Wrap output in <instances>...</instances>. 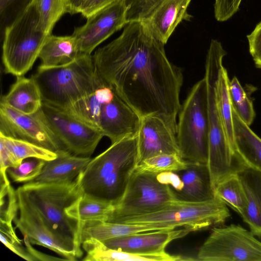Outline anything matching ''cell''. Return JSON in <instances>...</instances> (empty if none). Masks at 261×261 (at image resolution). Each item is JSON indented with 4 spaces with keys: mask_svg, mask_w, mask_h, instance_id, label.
Masks as SVG:
<instances>
[{
    "mask_svg": "<svg viewBox=\"0 0 261 261\" xmlns=\"http://www.w3.org/2000/svg\"><path fill=\"white\" fill-rule=\"evenodd\" d=\"M164 45L142 22H132L92 56L102 81L141 118L159 116L176 132L183 76Z\"/></svg>",
    "mask_w": 261,
    "mask_h": 261,
    "instance_id": "6da1fadb",
    "label": "cell"
},
{
    "mask_svg": "<svg viewBox=\"0 0 261 261\" xmlns=\"http://www.w3.org/2000/svg\"><path fill=\"white\" fill-rule=\"evenodd\" d=\"M138 141L125 138L91 159L81 174L83 194L117 205L139 164Z\"/></svg>",
    "mask_w": 261,
    "mask_h": 261,
    "instance_id": "7a4b0ae2",
    "label": "cell"
},
{
    "mask_svg": "<svg viewBox=\"0 0 261 261\" xmlns=\"http://www.w3.org/2000/svg\"><path fill=\"white\" fill-rule=\"evenodd\" d=\"M31 76L40 89L43 102L62 110L92 93L105 83L96 70L93 56L84 53L65 66H39Z\"/></svg>",
    "mask_w": 261,
    "mask_h": 261,
    "instance_id": "3957f363",
    "label": "cell"
},
{
    "mask_svg": "<svg viewBox=\"0 0 261 261\" xmlns=\"http://www.w3.org/2000/svg\"><path fill=\"white\" fill-rule=\"evenodd\" d=\"M226 54L220 42L211 40L206 57L204 77L207 84L209 122L207 165L214 188L237 168V160L225 135L216 97V82Z\"/></svg>",
    "mask_w": 261,
    "mask_h": 261,
    "instance_id": "277c9868",
    "label": "cell"
},
{
    "mask_svg": "<svg viewBox=\"0 0 261 261\" xmlns=\"http://www.w3.org/2000/svg\"><path fill=\"white\" fill-rule=\"evenodd\" d=\"M81 174L68 182H29L20 186L55 232L74 247L80 258L83 255L82 232L78 223L67 215L66 210L83 194Z\"/></svg>",
    "mask_w": 261,
    "mask_h": 261,
    "instance_id": "5b68a950",
    "label": "cell"
},
{
    "mask_svg": "<svg viewBox=\"0 0 261 261\" xmlns=\"http://www.w3.org/2000/svg\"><path fill=\"white\" fill-rule=\"evenodd\" d=\"M178 114L176 135L179 155L189 162L207 164L209 122L204 77L193 86Z\"/></svg>",
    "mask_w": 261,
    "mask_h": 261,
    "instance_id": "8992f818",
    "label": "cell"
},
{
    "mask_svg": "<svg viewBox=\"0 0 261 261\" xmlns=\"http://www.w3.org/2000/svg\"><path fill=\"white\" fill-rule=\"evenodd\" d=\"M38 14L31 3L3 33L2 61L5 72L24 76L32 67L47 35L37 30Z\"/></svg>",
    "mask_w": 261,
    "mask_h": 261,
    "instance_id": "52a82bcc",
    "label": "cell"
},
{
    "mask_svg": "<svg viewBox=\"0 0 261 261\" xmlns=\"http://www.w3.org/2000/svg\"><path fill=\"white\" fill-rule=\"evenodd\" d=\"M229 216L226 204L216 196L202 202L177 200L154 213L122 218L114 223L159 224L173 229L185 228L192 232L223 223Z\"/></svg>",
    "mask_w": 261,
    "mask_h": 261,
    "instance_id": "ba28073f",
    "label": "cell"
},
{
    "mask_svg": "<svg viewBox=\"0 0 261 261\" xmlns=\"http://www.w3.org/2000/svg\"><path fill=\"white\" fill-rule=\"evenodd\" d=\"M156 174L135 169L122 198L107 222L154 213L177 201L173 189L159 181Z\"/></svg>",
    "mask_w": 261,
    "mask_h": 261,
    "instance_id": "9c48e42d",
    "label": "cell"
},
{
    "mask_svg": "<svg viewBox=\"0 0 261 261\" xmlns=\"http://www.w3.org/2000/svg\"><path fill=\"white\" fill-rule=\"evenodd\" d=\"M201 261H261V242L240 225L214 228L199 248Z\"/></svg>",
    "mask_w": 261,
    "mask_h": 261,
    "instance_id": "30bf717a",
    "label": "cell"
},
{
    "mask_svg": "<svg viewBox=\"0 0 261 261\" xmlns=\"http://www.w3.org/2000/svg\"><path fill=\"white\" fill-rule=\"evenodd\" d=\"M18 213L13 220L15 228L25 235L32 244L46 247L66 260L80 258L74 246L53 230L41 212L21 187L16 190Z\"/></svg>",
    "mask_w": 261,
    "mask_h": 261,
    "instance_id": "8fae6325",
    "label": "cell"
},
{
    "mask_svg": "<svg viewBox=\"0 0 261 261\" xmlns=\"http://www.w3.org/2000/svg\"><path fill=\"white\" fill-rule=\"evenodd\" d=\"M42 111L62 144L63 151L90 157L103 136L100 130L74 118L64 110L42 102Z\"/></svg>",
    "mask_w": 261,
    "mask_h": 261,
    "instance_id": "7c38bea8",
    "label": "cell"
},
{
    "mask_svg": "<svg viewBox=\"0 0 261 261\" xmlns=\"http://www.w3.org/2000/svg\"><path fill=\"white\" fill-rule=\"evenodd\" d=\"M0 134L27 141L49 150L63 151L60 140L53 132L41 107L32 114H24L0 104Z\"/></svg>",
    "mask_w": 261,
    "mask_h": 261,
    "instance_id": "4fadbf2b",
    "label": "cell"
},
{
    "mask_svg": "<svg viewBox=\"0 0 261 261\" xmlns=\"http://www.w3.org/2000/svg\"><path fill=\"white\" fill-rule=\"evenodd\" d=\"M87 19L85 24L74 29L72 35L79 41L81 53L91 54L98 45L127 24L124 0L105 7Z\"/></svg>",
    "mask_w": 261,
    "mask_h": 261,
    "instance_id": "5bb4252c",
    "label": "cell"
},
{
    "mask_svg": "<svg viewBox=\"0 0 261 261\" xmlns=\"http://www.w3.org/2000/svg\"><path fill=\"white\" fill-rule=\"evenodd\" d=\"M176 134L161 117L149 115L141 118L138 134L139 164L160 154L179 155Z\"/></svg>",
    "mask_w": 261,
    "mask_h": 261,
    "instance_id": "9a60e30c",
    "label": "cell"
},
{
    "mask_svg": "<svg viewBox=\"0 0 261 261\" xmlns=\"http://www.w3.org/2000/svg\"><path fill=\"white\" fill-rule=\"evenodd\" d=\"M141 117L116 93L102 106L98 120V128L111 144L125 138L137 136Z\"/></svg>",
    "mask_w": 261,
    "mask_h": 261,
    "instance_id": "2e32d148",
    "label": "cell"
},
{
    "mask_svg": "<svg viewBox=\"0 0 261 261\" xmlns=\"http://www.w3.org/2000/svg\"><path fill=\"white\" fill-rule=\"evenodd\" d=\"M190 232L185 228L159 230L115 237L102 242L110 248L130 253L158 255L166 253L165 248L168 244Z\"/></svg>",
    "mask_w": 261,
    "mask_h": 261,
    "instance_id": "e0dca14e",
    "label": "cell"
},
{
    "mask_svg": "<svg viewBox=\"0 0 261 261\" xmlns=\"http://www.w3.org/2000/svg\"><path fill=\"white\" fill-rule=\"evenodd\" d=\"M191 0H166L142 22L149 33L165 44L179 23L189 20L187 9Z\"/></svg>",
    "mask_w": 261,
    "mask_h": 261,
    "instance_id": "ac0fdd59",
    "label": "cell"
},
{
    "mask_svg": "<svg viewBox=\"0 0 261 261\" xmlns=\"http://www.w3.org/2000/svg\"><path fill=\"white\" fill-rule=\"evenodd\" d=\"M176 172L184 186L181 190L174 191L178 201L202 202L215 198L210 173L207 164L188 162V167Z\"/></svg>",
    "mask_w": 261,
    "mask_h": 261,
    "instance_id": "d6986e66",
    "label": "cell"
},
{
    "mask_svg": "<svg viewBox=\"0 0 261 261\" xmlns=\"http://www.w3.org/2000/svg\"><path fill=\"white\" fill-rule=\"evenodd\" d=\"M236 172L243 187L247 206L241 215L251 232L261 237V171L239 161Z\"/></svg>",
    "mask_w": 261,
    "mask_h": 261,
    "instance_id": "ffe728a7",
    "label": "cell"
},
{
    "mask_svg": "<svg viewBox=\"0 0 261 261\" xmlns=\"http://www.w3.org/2000/svg\"><path fill=\"white\" fill-rule=\"evenodd\" d=\"M56 152L57 157L45 161L40 174L31 182L51 184L72 181L83 172L91 160L90 157L76 156L64 151Z\"/></svg>",
    "mask_w": 261,
    "mask_h": 261,
    "instance_id": "44dd1931",
    "label": "cell"
},
{
    "mask_svg": "<svg viewBox=\"0 0 261 261\" xmlns=\"http://www.w3.org/2000/svg\"><path fill=\"white\" fill-rule=\"evenodd\" d=\"M234 153L244 165L261 171V139L232 109Z\"/></svg>",
    "mask_w": 261,
    "mask_h": 261,
    "instance_id": "7402d4cb",
    "label": "cell"
},
{
    "mask_svg": "<svg viewBox=\"0 0 261 261\" xmlns=\"http://www.w3.org/2000/svg\"><path fill=\"white\" fill-rule=\"evenodd\" d=\"M79 41L73 35L59 36L50 34L40 50L39 66L43 68L63 66L74 61L81 54Z\"/></svg>",
    "mask_w": 261,
    "mask_h": 261,
    "instance_id": "603a6c76",
    "label": "cell"
},
{
    "mask_svg": "<svg viewBox=\"0 0 261 261\" xmlns=\"http://www.w3.org/2000/svg\"><path fill=\"white\" fill-rule=\"evenodd\" d=\"M82 248L86 252L82 259L84 261H124L156 260L175 261L187 260L179 255H171L167 252L158 255L134 254L110 248L104 243L94 238H89L83 241Z\"/></svg>",
    "mask_w": 261,
    "mask_h": 261,
    "instance_id": "cb8c5ba5",
    "label": "cell"
},
{
    "mask_svg": "<svg viewBox=\"0 0 261 261\" xmlns=\"http://www.w3.org/2000/svg\"><path fill=\"white\" fill-rule=\"evenodd\" d=\"M40 89L31 76L17 77L8 93L2 96L1 103L24 114H32L42 105Z\"/></svg>",
    "mask_w": 261,
    "mask_h": 261,
    "instance_id": "d4e9b609",
    "label": "cell"
},
{
    "mask_svg": "<svg viewBox=\"0 0 261 261\" xmlns=\"http://www.w3.org/2000/svg\"><path fill=\"white\" fill-rule=\"evenodd\" d=\"M174 229L159 224H127L109 222L85 223L82 230V243L89 238L104 241L113 238L150 231Z\"/></svg>",
    "mask_w": 261,
    "mask_h": 261,
    "instance_id": "484cf974",
    "label": "cell"
},
{
    "mask_svg": "<svg viewBox=\"0 0 261 261\" xmlns=\"http://www.w3.org/2000/svg\"><path fill=\"white\" fill-rule=\"evenodd\" d=\"M115 93L110 86L104 83L92 93L63 110L78 120L98 128V120L102 106L111 99Z\"/></svg>",
    "mask_w": 261,
    "mask_h": 261,
    "instance_id": "4316f807",
    "label": "cell"
},
{
    "mask_svg": "<svg viewBox=\"0 0 261 261\" xmlns=\"http://www.w3.org/2000/svg\"><path fill=\"white\" fill-rule=\"evenodd\" d=\"M115 209V206L112 203L83 194L66 212L71 219L78 223L82 232L85 223L107 222Z\"/></svg>",
    "mask_w": 261,
    "mask_h": 261,
    "instance_id": "83f0119b",
    "label": "cell"
},
{
    "mask_svg": "<svg viewBox=\"0 0 261 261\" xmlns=\"http://www.w3.org/2000/svg\"><path fill=\"white\" fill-rule=\"evenodd\" d=\"M229 81L227 71L223 66L220 71L216 85V101L225 135L234 151L232 108L228 90Z\"/></svg>",
    "mask_w": 261,
    "mask_h": 261,
    "instance_id": "f1b7e54d",
    "label": "cell"
},
{
    "mask_svg": "<svg viewBox=\"0 0 261 261\" xmlns=\"http://www.w3.org/2000/svg\"><path fill=\"white\" fill-rule=\"evenodd\" d=\"M215 196L242 215L247 206L245 193L236 172L230 173L214 188Z\"/></svg>",
    "mask_w": 261,
    "mask_h": 261,
    "instance_id": "f546056e",
    "label": "cell"
},
{
    "mask_svg": "<svg viewBox=\"0 0 261 261\" xmlns=\"http://www.w3.org/2000/svg\"><path fill=\"white\" fill-rule=\"evenodd\" d=\"M38 14L37 30L49 35L58 20L68 13V0H31Z\"/></svg>",
    "mask_w": 261,
    "mask_h": 261,
    "instance_id": "4dcf8cb0",
    "label": "cell"
},
{
    "mask_svg": "<svg viewBox=\"0 0 261 261\" xmlns=\"http://www.w3.org/2000/svg\"><path fill=\"white\" fill-rule=\"evenodd\" d=\"M0 140L12 152L18 165L23 160L29 158L50 161L56 159L58 155L56 152L27 141L7 137L1 134Z\"/></svg>",
    "mask_w": 261,
    "mask_h": 261,
    "instance_id": "1f68e13d",
    "label": "cell"
},
{
    "mask_svg": "<svg viewBox=\"0 0 261 261\" xmlns=\"http://www.w3.org/2000/svg\"><path fill=\"white\" fill-rule=\"evenodd\" d=\"M188 162L177 154H163L146 159L140 162L136 170L154 173L178 172L188 167Z\"/></svg>",
    "mask_w": 261,
    "mask_h": 261,
    "instance_id": "d6a6232c",
    "label": "cell"
},
{
    "mask_svg": "<svg viewBox=\"0 0 261 261\" xmlns=\"http://www.w3.org/2000/svg\"><path fill=\"white\" fill-rule=\"evenodd\" d=\"M228 90L232 109L242 120L250 126L255 115L253 104L237 77L229 81Z\"/></svg>",
    "mask_w": 261,
    "mask_h": 261,
    "instance_id": "836d02e7",
    "label": "cell"
},
{
    "mask_svg": "<svg viewBox=\"0 0 261 261\" xmlns=\"http://www.w3.org/2000/svg\"><path fill=\"white\" fill-rule=\"evenodd\" d=\"M45 161L37 158L25 159L18 166L8 168V176L16 183H28L34 180L41 173Z\"/></svg>",
    "mask_w": 261,
    "mask_h": 261,
    "instance_id": "e575fe53",
    "label": "cell"
},
{
    "mask_svg": "<svg viewBox=\"0 0 261 261\" xmlns=\"http://www.w3.org/2000/svg\"><path fill=\"white\" fill-rule=\"evenodd\" d=\"M166 0H124L127 23L145 21Z\"/></svg>",
    "mask_w": 261,
    "mask_h": 261,
    "instance_id": "d590c367",
    "label": "cell"
},
{
    "mask_svg": "<svg viewBox=\"0 0 261 261\" xmlns=\"http://www.w3.org/2000/svg\"><path fill=\"white\" fill-rule=\"evenodd\" d=\"M31 0H0L1 35L24 10Z\"/></svg>",
    "mask_w": 261,
    "mask_h": 261,
    "instance_id": "8d00e7d4",
    "label": "cell"
},
{
    "mask_svg": "<svg viewBox=\"0 0 261 261\" xmlns=\"http://www.w3.org/2000/svg\"><path fill=\"white\" fill-rule=\"evenodd\" d=\"M242 0H215L214 14L217 21L223 22L231 17L239 9Z\"/></svg>",
    "mask_w": 261,
    "mask_h": 261,
    "instance_id": "74e56055",
    "label": "cell"
},
{
    "mask_svg": "<svg viewBox=\"0 0 261 261\" xmlns=\"http://www.w3.org/2000/svg\"><path fill=\"white\" fill-rule=\"evenodd\" d=\"M249 52L255 66L261 68V22L255 28L252 33L247 36Z\"/></svg>",
    "mask_w": 261,
    "mask_h": 261,
    "instance_id": "f35d334b",
    "label": "cell"
},
{
    "mask_svg": "<svg viewBox=\"0 0 261 261\" xmlns=\"http://www.w3.org/2000/svg\"><path fill=\"white\" fill-rule=\"evenodd\" d=\"M121 0H83L79 12L85 18H88L105 7Z\"/></svg>",
    "mask_w": 261,
    "mask_h": 261,
    "instance_id": "ab89813d",
    "label": "cell"
},
{
    "mask_svg": "<svg viewBox=\"0 0 261 261\" xmlns=\"http://www.w3.org/2000/svg\"><path fill=\"white\" fill-rule=\"evenodd\" d=\"M1 175L6 176L7 170L11 167L18 166L13 154L5 143L0 140Z\"/></svg>",
    "mask_w": 261,
    "mask_h": 261,
    "instance_id": "60d3db41",
    "label": "cell"
},
{
    "mask_svg": "<svg viewBox=\"0 0 261 261\" xmlns=\"http://www.w3.org/2000/svg\"><path fill=\"white\" fill-rule=\"evenodd\" d=\"M156 177L159 181L169 186L174 191L181 190L184 186L181 179L175 172H161L156 174Z\"/></svg>",
    "mask_w": 261,
    "mask_h": 261,
    "instance_id": "b9f144b4",
    "label": "cell"
},
{
    "mask_svg": "<svg viewBox=\"0 0 261 261\" xmlns=\"http://www.w3.org/2000/svg\"><path fill=\"white\" fill-rule=\"evenodd\" d=\"M23 242L25 246L29 252L33 256L35 261L36 260H45V261H54V260H66L62 257H56L49 255H47L37 250L34 248L32 244L29 241L28 237L25 235H23Z\"/></svg>",
    "mask_w": 261,
    "mask_h": 261,
    "instance_id": "7bdbcfd3",
    "label": "cell"
},
{
    "mask_svg": "<svg viewBox=\"0 0 261 261\" xmlns=\"http://www.w3.org/2000/svg\"><path fill=\"white\" fill-rule=\"evenodd\" d=\"M83 0H68V13L71 14L79 13Z\"/></svg>",
    "mask_w": 261,
    "mask_h": 261,
    "instance_id": "ee69618b",
    "label": "cell"
}]
</instances>
